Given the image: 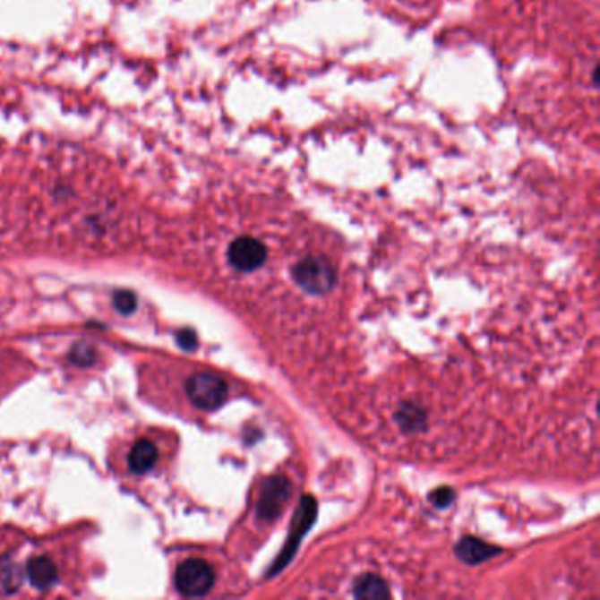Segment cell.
<instances>
[{
    "mask_svg": "<svg viewBox=\"0 0 600 600\" xmlns=\"http://www.w3.org/2000/svg\"><path fill=\"white\" fill-rule=\"evenodd\" d=\"M293 279L308 295H326L337 284V270L326 257H306L293 268Z\"/></svg>",
    "mask_w": 600,
    "mask_h": 600,
    "instance_id": "obj_1",
    "label": "cell"
},
{
    "mask_svg": "<svg viewBox=\"0 0 600 600\" xmlns=\"http://www.w3.org/2000/svg\"><path fill=\"white\" fill-rule=\"evenodd\" d=\"M315 518H317V503H315V499L310 497V495L303 497L298 509H296V512H295V518H293V523H291V528H289L291 532H289V537L286 541V546H284V550L280 551V554L275 560V563L270 567L268 578L279 574L293 560V556L296 554V551L300 548L303 537L312 528Z\"/></svg>",
    "mask_w": 600,
    "mask_h": 600,
    "instance_id": "obj_2",
    "label": "cell"
},
{
    "mask_svg": "<svg viewBox=\"0 0 600 600\" xmlns=\"http://www.w3.org/2000/svg\"><path fill=\"white\" fill-rule=\"evenodd\" d=\"M175 583L180 594L187 597H202L211 590L215 583V574L204 560L191 558L178 567Z\"/></svg>",
    "mask_w": 600,
    "mask_h": 600,
    "instance_id": "obj_3",
    "label": "cell"
},
{
    "mask_svg": "<svg viewBox=\"0 0 600 600\" xmlns=\"http://www.w3.org/2000/svg\"><path fill=\"white\" fill-rule=\"evenodd\" d=\"M187 395L202 410H215L227 400L229 388L226 381L217 375L196 373L187 381Z\"/></svg>",
    "mask_w": 600,
    "mask_h": 600,
    "instance_id": "obj_4",
    "label": "cell"
},
{
    "mask_svg": "<svg viewBox=\"0 0 600 600\" xmlns=\"http://www.w3.org/2000/svg\"><path fill=\"white\" fill-rule=\"evenodd\" d=\"M293 495L291 483L284 476L268 477L262 484V495L257 503V516L262 521L277 519Z\"/></svg>",
    "mask_w": 600,
    "mask_h": 600,
    "instance_id": "obj_5",
    "label": "cell"
},
{
    "mask_svg": "<svg viewBox=\"0 0 600 600\" xmlns=\"http://www.w3.org/2000/svg\"><path fill=\"white\" fill-rule=\"evenodd\" d=\"M266 257H268L266 247L251 236H242L235 240L227 251V259L231 266L244 273L259 270L266 262Z\"/></svg>",
    "mask_w": 600,
    "mask_h": 600,
    "instance_id": "obj_6",
    "label": "cell"
},
{
    "mask_svg": "<svg viewBox=\"0 0 600 600\" xmlns=\"http://www.w3.org/2000/svg\"><path fill=\"white\" fill-rule=\"evenodd\" d=\"M456 554L461 561L468 563V565H479L484 563L488 560H492L493 556H497L501 553V548L486 544L484 541L477 539V537H463L458 544H456Z\"/></svg>",
    "mask_w": 600,
    "mask_h": 600,
    "instance_id": "obj_7",
    "label": "cell"
},
{
    "mask_svg": "<svg viewBox=\"0 0 600 600\" xmlns=\"http://www.w3.org/2000/svg\"><path fill=\"white\" fill-rule=\"evenodd\" d=\"M27 574L38 590H48L56 581V567L47 556H36L27 565Z\"/></svg>",
    "mask_w": 600,
    "mask_h": 600,
    "instance_id": "obj_8",
    "label": "cell"
},
{
    "mask_svg": "<svg viewBox=\"0 0 600 600\" xmlns=\"http://www.w3.org/2000/svg\"><path fill=\"white\" fill-rule=\"evenodd\" d=\"M354 596L357 599L379 600L390 599L391 592L388 583L375 574H364L359 576L354 583Z\"/></svg>",
    "mask_w": 600,
    "mask_h": 600,
    "instance_id": "obj_9",
    "label": "cell"
},
{
    "mask_svg": "<svg viewBox=\"0 0 600 600\" xmlns=\"http://www.w3.org/2000/svg\"><path fill=\"white\" fill-rule=\"evenodd\" d=\"M395 421L400 426L401 432L417 433V432H423L426 428V412L419 405H416L412 401H405L397 410Z\"/></svg>",
    "mask_w": 600,
    "mask_h": 600,
    "instance_id": "obj_10",
    "label": "cell"
},
{
    "mask_svg": "<svg viewBox=\"0 0 600 600\" xmlns=\"http://www.w3.org/2000/svg\"><path fill=\"white\" fill-rule=\"evenodd\" d=\"M157 458H159V450L153 446V442L147 439L138 441L129 454V468L134 474H145L153 468Z\"/></svg>",
    "mask_w": 600,
    "mask_h": 600,
    "instance_id": "obj_11",
    "label": "cell"
},
{
    "mask_svg": "<svg viewBox=\"0 0 600 600\" xmlns=\"http://www.w3.org/2000/svg\"><path fill=\"white\" fill-rule=\"evenodd\" d=\"M21 583L23 572L20 565L7 556H0V596H11L18 592Z\"/></svg>",
    "mask_w": 600,
    "mask_h": 600,
    "instance_id": "obj_12",
    "label": "cell"
},
{
    "mask_svg": "<svg viewBox=\"0 0 600 600\" xmlns=\"http://www.w3.org/2000/svg\"><path fill=\"white\" fill-rule=\"evenodd\" d=\"M71 359L73 363L80 364V366H87V364H92L94 359H96V350L87 344H78L73 352H71Z\"/></svg>",
    "mask_w": 600,
    "mask_h": 600,
    "instance_id": "obj_13",
    "label": "cell"
},
{
    "mask_svg": "<svg viewBox=\"0 0 600 600\" xmlns=\"http://www.w3.org/2000/svg\"><path fill=\"white\" fill-rule=\"evenodd\" d=\"M113 301H115L116 310H118L120 313H125V315H127V313H133V312L136 310V304H138L136 296H134L133 293H129V291H120V293H116Z\"/></svg>",
    "mask_w": 600,
    "mask_h": 600,
    "instance_id": "obj_14",
    "label": "cell"
},
{
    "mask_svg": "<svg viewBox=\"0 0 600 600\" xmlns=\"http://www.w3.org/2000/svg\"><path fill=\"white\" fill-rule=\"evenodd\" d=\"M454 492L448 488V486H442L439 490H435L432 495H430V501L437 507V509H446L450 507V503L454 501Z\"/></svg>",
    "mask_w": 600,
    "mask_h": 600,
    "instance_id": "obj_15",
    "label": "cell"
},
{
    "mask_svg": "<svg viewBox=\"0 0 600 600\" xmlns=\"http://www.w3.org/2000/svg\"><path fill=\"white\" fill-rule=\"evenodd\" d=\"M178 340H180L182 347H185V349H194L196 344H198V339H196V335L193 331H182L178 335Z\"/></svg>",
    "mask_w": 600,
    "mask_h": 600,
    "instance_id": "obj_16",
    "label": "cell"
}]
</instances>
